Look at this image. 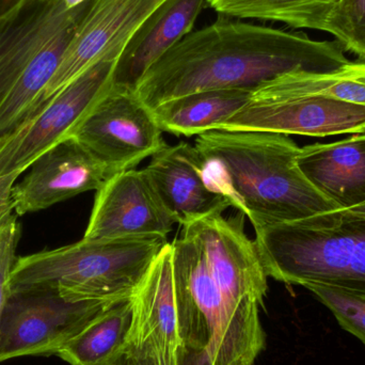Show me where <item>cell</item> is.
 <instances>
[{"instance_id": "20", "label": "cell", "mask_w": 365, "mask_h": 365, "mask_svg": "<svg viewBox=\"0 0 365 365\" xmlns=\"http://www.w3.org/2000/svg\"><path fill=\"white\" fill-rule=\"evenodd\" d=\"M336 0H207L220 15L279 21L293 28L321 30Z\"/></svg>"}, {"instance_id": "26", "label": "cell", "mask_w": 365, "mask_h": 365, "mask_svg": "<svg viewBox=\"0 0 365 365\" xmlns=\"http://www.w3.org/2000/svg\"><path fill=\"white\" fill-rule=\"evenodd\" d=\"M25 0H0V19L12 13Z\"/></svg>"}, {"instance_id": "9", "label": "cell", "mask_w": 365, "mask_h": 365, "mask_svg": "<svg viewBox=\"0 0 365 365\" xmlns=\"http://www.w3.org/2000/svg\"><path fill=\"white\" fill-rule=\"evenodd\" d=\"M115 302H70L53 291L10 294L0 317V364L58 353Z\"/></svg>"}, {"instance_id": "12", "label": "cell", "mask_w": 365, "mask_h": 365, "mask_svg": "<svg viewBox=\"0 0 365 365\" xmlns=\"http://www.w3.org/2000/svg\"><path fill=\"white\" fill-rule=\"evenodd\" d=\"M175 223L143 170L130 169L113 175L96 191L83 238H167Z\"/></svg>"}, {"instance_id": "23", "label": "cell", "mask_w": 365, "mask_h": 365, "mask_svg": "<svg viewBox=\"0 0 365 365\" xmlns=\"http://www.w3.org/2000/svg\"><path fill=\"white\" fill-rule=\"evenodd\" d=\"M304 287L331 311L343 329L359 339L365 346V296L326 285Z\"/></svg>"}, {"instance_id": "25", "label": "cell", "mask_w": 365, "mask_h": 365, "mask_svg": "<svg viewBox=\"0 0 365 365\" xmlns=\"http://www.w3.org/2000/svg\"><path fill=\"white\" fill-rule=\"evenodd\" d=\"M16 180V177L0 178V227L13 214L11 192Z\"/></svg>"}, {"instance_id": "22", "label": "cell", "mask_w": 365, "mask_h": 365, "mask_svg": "<svg viewBox=\"0 0 365 365\" xmlns=\"http://www.w3.org/2000/svg\"><path fill=\"white\" fill-rule=\"evenodd\" d=\"M344 51L365 62V0H336L324 24Z\"/></svg>"}, {"instance_id": "8", "label": "cell", "mask_w": 365, "mask_h": 365, "mask_svg": "<svg viewBox=\"0 0 365 365\" xmlns=\"http://www.w3.org/2000/svg\"><path fill=\"white\" fill-rule=\"evenodd\" d=\"M219 130L327 137L365 133V107L287 89L270 79Z\"/></svg>"}, {"instance_id": "11", "label": "cell", "mask_w": 365, "mask_h": 365, "mask_svg": "<svg viewBox=\"0 0 365 365\" xmlns=\"http://www.w3.org/2000/svg\"><path fill=\"white\" fill-rule=\"evenodd\" d=\"M164 1L92 0L36 110L94 64L119 59L136 30Z\"/></svg>"}, {"instance_id": "14", "label": "cell", "mask_w": 365, "mask_h": 365, "mask_svg": "<svg viewBox=\"0 0 365 365\" xmlns=\"http://www.w3.org/2000/svg\"><path fill=\"white\" fill-rule=\"evenodd\" d=\"M133 323L126 354L154 365H178L180 353L173 285V247L167 242L132 297Z\"/></svg>"}, {"instance_id": "2", "label": "cell", "mask_w": 365, "mask_h": 365, "mask_svg": "<svg viewBox=\"0 0 365 365\" xmlns=\"http://www.w3.org/2000/svg\"><path fill=\"white\" fill-rule=\"evenodd\" d=\"M338 41H315L220 15L171 47L135 88L149 109L210 90H253L285 73H329L351 63Z\"/></svg>"}, {"instance_id": "19", "label": "cell", "mask_w": 365, "mask_h": 365, "mask_svg": "<svg viewBox=\"0 0 365 365\" xmlns=\"http://www.w3.org/2000/svg\"><path fill=\"white\" fill-rule=\"evenodd\" d=\"M132 323V298L110 304L57 356L70 365H115L128 351Z\"/></svg>"}, {"instance_id": "15", "label": "cell", "mask_w": 365, "mask_h": 365, "mask_svg": "<svg viewBox=\"0 0 365 365\" xmlns=\"http://www.w3.org/2000/svg\"><path fill=\"white\" fill-rule=\"evenodd\" d=\"M143 170L167 212L182 227L210 215L223 214L231 206L210 186L203 160L190 143L165 145Z\"/></svg>"}, {"instance_id": "5", "label": "cell", "mask_w": 365, "mask_h": 365, "mask_svg": "<svg viewBox=\"0 0 365 365\" xmlns=\"http://www.w3.org/2000/svg\"><path fill=\"white\" fill-rule=\"evenodd\" d=\"M167 238L83 240L17 257L10 294L53 291L70 302H119L134 296Z\"/></svg>"}, {"instance_id": "24", "label": "cell", "mask_w": 365, "mask_h": 365, "mask_svg": "<svg viewBox=\"0 0 365 365\" xmlns=\"http://www.w3.org/2000/svg\"><path fill=\"white\" fill-rule=\"evenodd\" d=\"M21 223L11 215L0 227V317L10 295V277L16 263V248L21 238Z\"/></svg>"}, {"instance_id": "21", "label": "cell", "mask_w": 365, "mask_h": 365, "mask_svg": "<svg viewBox=\"0 0 365 365\" xmlns=\"http://www.w3.org/2000/svg\"><path fill=\"white\" fill-rule=\"evenodd\" d=\"M276 78L281 85L298 93L327 96L365 107V62L351 61L334 72L295 71Z\"/></svg>"}, {"instance_id": "13", "label": "cell", "mask_w": 365, "mask_h": 365, "mask_svg": "<svg viewBox=\"0 0 365 365\" xmlns=\"http://www.w3.org/2000/svg\"><path fill=\"white\" fill-rule=\"evenodd\" d=\"M28 169V175L11 192L16 216L46 210L87 191L100 190L113 177L73 137L45 152Z\"/></svg>"}, {"instance_id": "10", "label": "cell", "mask_w": 365, "mask_h": 365, "mask_svg": "<svg viewBox=\"0 0 365 365\" xmlns=\"http://www.w3.org/2000/svg\"><path fill=\"white\" fill-rule=\"evenodd\" d=\"M163 133L135 90L113 85L72 137L115 175L160 151Z\"/></svg>"}, {"instance_id": "16", "label": "cell", "mask_w": 365, "mask_h": 365, "mask_svg": "<svg viewBox=\"0 0 365 365\" xmlns=\"http://www.w3.org/2000/svg\"><path fill=\"white\" fill-rule=\"evenodd\" d=\"M207 0H165L126 44L113 71V85L135 90L148 70L192 31Z\"/></svg>"}, {"instance_id": "4", "label": "cell", "mask_w": 365, "mask_h": 365, "mask_svg": "<svg viewBox=\"0 0 365 365\" xmlns=\"http://www.w3.org/2000/svg\"><path fill=\"white\" fill-rule=\"evenodd\" d=\"M255 230L268 278L365 296V203Z\"/></svg>"}, {"instance_id": "18", "label": "cell", "mask_w": 365, "mask_h": 365, "mask_svg": "<svg viewBox=\"0 0 365 365\" xmlns=\"http://www.w3.org/2000/svg\"><path fill=\"white\" fill-rule=\"evenodd\" d=\"M252 90H210L188 94L152 109L163 132L191 137L219 130L249 100Z\"/></svg>"}, {"instance_id": "6", "label": "cell", "mask_w": 365, "mask_h": 365, "mask_svg": "<svg viewBox=\"0 0 365 365\" xmlns=\"http://www.w3.org/2000/svg\"><path fill=\"white\" fill-rule=\"evenodd\" d=\"M92 0H25L0 19V143L38 107Z\"/></svg>"}, {"instance_id": "7", "label": "cell", "mask_w": 365, "mask_h": 365, "mask_svg": "<svg viewBox=\"0 0 365 365\" xmlns=\"http://www.w3.org/2000/svg\"><path fill=\"white\" fill-rule=\"evenodd\" d=\"M117 60H103L79 75L0 143V178H19L34 160L71 138L113 86Z\"/></svg>"}, {"instance_id": "1", "label": "cell", "mask_w": 365, "mask_h": 365, "mask_svg": "<svg viewBox=\"0 0 365 365\" xmlns=\"http://www.w3.org/2000/svg\"><path fill=\"white\" fill-rule=\"evenodd\" d=\"M173 247L178 365H255L267 276L252 242L225 227L182 225Z\"/></svg>"}, {"instance_id": "27", "label": "cell", "mask_w": 365, "mask_h": 365, "mask_svg": "<svg viewBox=\"0 0 365 365\" xmlns=\"http://www.w3.org/2000/svg\"><path fill=\"white\" fill-rule=\"evenodd\" d=\"M115 365H154L150 360L132 354H125Z\"/></svg>"}, {"instance_id": "17", "label": "cell", "mask_w": 365, "mask_h": 365, "mask_svg": "<svg viewBox=\"0 0 365 365\" xmlns=\"http://www.w3.org/2000/svg\"><path fill=\"white\" fill-rule=\"evenodd\" d=\"M296 162L309 182L339 208L365 203V133L300 148Z\"/></svg>"}, {"instance_id": "28", "label": "cell", "mask_w": 365, "mask_h": 365, "mask_svg": "<svg viewBox=\"0 0 365 365\" xmlns=\"http://www.w3.org/2000/svg\"><path fill=\"white\" fill-rule=\"evenodd\" d=\"M62 1H63L64 6H66V9H68V10H73V9L77 8V6L85 4L88 0H62Z\"/></svg>"}, {"instance_id": "3", "label": "cell", "mask_w": 365, "mask_h": 365, "mask_svg": "<svg viewBox=\"0 0 365 365\" xmlns=\"http://www.w3.org/2000/svg\"><path fill=\"white\" fill-rule=\"evenodd\" d=\"M195 147L210 186L255 229L339 208L304 177L296 162L300 148L289 135L210 130Z\"/></svg>"}]
</instances>
